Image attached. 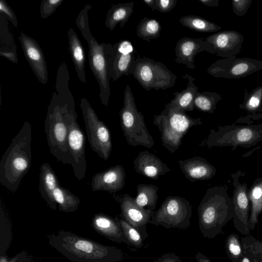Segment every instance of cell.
Masks as SVG:
<instances>
[{"label": "cell", "mask_w": 262, "mask_h": 262, "mask_svg": "<svg viewBox=\"0 0 262 262\" xmlns=\"http://www.w3.org/2000/svg\"><path fill=\"white\" fill-rule=\"evenodd\" d=\"M70 73L63 61L59 66L55 83L45 120V131L51 154L64 164H72L68 144V129L66 120L68 110L75 104L69 88Z\"/></svg>", "instance_id": "cell-1"}, {"label": "cell", "mask_w": 262, "mask_h": 262, "mask_svg": "<svg viewBox=\"0 0 262 262\" xmlns=\"http://www.w3.org/2000/svg\"><path fill=\"white\" fill-rule=\"evenodd\" d=\"M51 246L74 262H121L124 252L114 246H105L69 232L50 235Z\"/></svg>", "instance_id": "cell-2"}, {"label": "cell", "mask_w": 262, "mask_h": 262, "mask_svg": "<svg viewBox=\"0 0 262 262\" xmlns=\"http://www.w3.org/2000/svg\"><path fill=\"white\" fill-rule=\"evenodd\" d=\"M32 126L26 121L15 136L0 161V183L15 192L29 171L32 160Z\"/></svg>", "instance_id": "cell-3"}, {"label": "cell", "mask_w": 262, "mask_h": 262, "mask_svg": "<svg viewBox=\"0 0 262 262\" xmlns=\"http://www.w3.org/2000/svg\"><path fill=\"white\" fill-rule=\"evenodd\" d=\"M223 186L209 188L198 208L199 226L205 238H213L233 218V203Z\"/></svg>", "instance_id": "cell-4"}, {"label": "cell", "mask_w": 262, "mask_h": 262, "mask_svg": "<svg viewBox=\"0 0 262 262\" xmlns=\"http://www.w3.org/2000/svg\"><path fill=\"white\" fill-rule=\"evenodd\" d=\"M91 8L90 5L85 6L78 15L76 24L88 44L90 67L100 87L99 97L101 103L106 107L111 95L108 58L113 45L104 42L99 43L92 35L88 15Z\"/></svg>", "instance_id": "cell-5"}, {"label": "cell", "mask_w": 262, "mask_h": 262, "mask_svg": "<svg viewBox=\"0 0 262 262\" xmlns=\"http://www.w3.org/2000/svg\"><path fill=\"white\" fill-rule=\"evenodd\" d=\"M153 123L161 135L162 145L173 154L180 147L182 140L189 129L202 124L200 118H193L186 112L168 107L154 117Z\"/></svg>", "instance_id": "cell-6"}, {"label": "cell", "mask_w": 262, "mask_h": 262, "mask_svg": "<svg viewBox=\"0 0 262 262\" xmlns=\"http://www.w3.org/2000/svg\"><path fill=\"white\" fill-rule=\"evenodd\" d=\"M120 125L127 143L132 146L150 148L155 145L147 130L143 115L138 111L131 89L126 85L124 92L123 106L119 111Z\"/></svg>", "instance_id": "cell-7"}, {"label": "cell", "mask_w": 262, "mask_h": 262, "mask_svg": "<svg viewBox=\"0 0 262 262\" xmlns=\"http://www.w3.org/2000/svg\"><path fill=\"white\" fill-rule=\"evenodd\" d=\"M262 142V124L219 126L210 130L205 144L214 146L232 147L233 151L239 146L249 148Z\"/></svg>", "instance_id": "cell-8"}, {"label": "cell", "mask_w": 262, "mask_h": 262, "mask_svg": "<svg viewBox=\"0 0 262 262\" xmlns=\"http://www.w3.org/2000/svg\"><path fill=\"white\" fill-rule=\"evenodd\" d=\"M129 74L146 91L165 90L172 87L177 79L163 63L139 55L130 68Z\"/></svg>", "instance_id": "cell-9"}, {"label": "cell", "mask_w": 262, "mask_h": 262, "mask_svg": "<svg viewBox=\"0 0 262 262\" xmlns=\"http://www.w3.org/2000/svg\"><path fill=\"white\" fill-rule=\"evenodd\" d=\"M191 216L190 202L184 198L171 195L167 196L159 209L155 211L149 224L166 229L186 230L190 225Z\"/></svg>", "instance_id": "cell-10"}, {"label": "cell", "mask_w": 262, "mask_h": 262, "mask_svg": "<svg viewBox=\"0 0 262 262\" xmlns=\"http://www.w3.org/2000/svg\"><path fill=\"white\" fill-rule=\"evenodd\" d=\"M81 109L89 143L92 149L101 158L106 161L112 149L110 131L100 120L87 99H80Z\"/></svg>", "instance_id": "cell-11"}, {"label": "cell", "mask_w": 262, "mask_h": 262, "mask_svg": "<svg viewBox=\"0 0 262 262\" xmlns=\"http://www.w3.org/2000/svg\"><path fill=\"white\" fill-rule=\"evenodd\" d=\"M75 105L72 106L66 114L68 126V144L69 151L73 158L72 164L74 174L79 180H82L86 171L85 156V136L77 122Z\"/></svg>", "instance_id": "cell-12"}, {"label": "cell", "mask_w": 262, "mask_h": 262, "mask_svg": "<svg viewBox=\"0 0 262 262\" xmlns=\"http://www.w3.org/2000/svg\"><path fill=\"white\" fill-rule=\"evenodd\" d=\"M262 70V61L248 57H230L217 60L207 70L216 78L239 79Z\"/></svg>", "instance_id": "cell-13"}, {"label": "cell", "mask_w": 262, "mask_h": 262, "mask_svg": "<svg viewBox=\"0 0 262 262\" xmlns=\"http://www.w3.org/2000/svg\"><path fill=\"white\" fill-rule=\"evenodd\" d=\"M244 173L239 170L231 174L234 187L232 194L233 223L237 231L244 235L250 232L249 217L251 203L248 196V187L246 182H241L239 178Z\"/></svg>", "instance_id": "cell-14"}, {"label": "cell", "mask_w": 262, "mask_h": 262, "mask_svg": "<svg viewBox=\"0 0 262 262\" xmlns=\"http://www.w3.org/2000/svg\"><path fill=\"white\" fill-rule=\"evenodd\" d=\"M113 197L120 205L121 218L137 230L145 240L148 237L146 226L152 219L155 211L140 207L135 199L128 194L113 195Z\"/></svg>", "instance_id": "cell-15"}, {"label": "cell", "mask_w": 262, "mask_h": 262, "mask_svg": "<svg viewBox=\"0 0 262 262\" xmlns=\"http://www.w3.org/2000/svg\"><path fill=\"white\" fill-rule=\"evenodd\" d=\"M137 52L132 42L121 39L113 45L108 58L110 79L115 81L122 76L129 75V69L136 59Z\"/></svg>", "instance_id": "cell-16"}, {"label": "cell", "mask_w": 262, "mask_h": 262, "mask_svg": "<svg viewBox=\"0 0 262 262\" xmlns=\"http://www.w3.org/2000/svg\"><path fill=\"white\" fill-rule=\"evenodd\" d=\"M244 36L234 30L217 32L204 38L207 52L227 58L235 57L241 50Z\"/></svg>", "instance_id": "cell-17"}, {"label": "cell", "mask_w": 262, "mask_h": 262, "mask_svg": "<svg viewBox=\"0 0 262 262\" xmlns=\"http://www.w3.org/2000/svg\"><path fill=\"white\" fill-rule=\"evenodd\" d=\"M18 40L25 57L36 77L42 84H46L48 79L47 62L39 45L23 32L20 33Z\"/></svg>", "instance_id": "cell-18"}, {"label": "cell", "mask_w": 262, "mask_h": 262, "mask_svg": "<svg viewBox=\"0 0 262 262\" xmlns=\"http://www.w3.org/2000/svg\"><path fill=\"white\" fill-rule=\"evenodd\" d=\"M125 179L126 173L122 165H116L93 177L92 189L94 191H105L115 193L124 187Z\"/></svg>", "instance_id": "cell-19"}, {"label": "cell", "mask_w": 262, "mask_h": 262, "mask_svg": "<svg viewBox=\"0 0 262 262\" xmlns=\"http://www.w3.org/2000/svg\"><path fill=\"white\" fill-rule=\"evenodd\" d=\"M178 162L185 178L191 182L209 180L216 173L215 167L201 157L195 156Z\"/></svg>", "instance_id": "cell-20"}, {"label": "cell", "mask_w": 262, "mask_h": 262, "mask_svg": "<svg viewBox=\"0 0 262 262\" xmlns=\"http://www.w3.org/2000/svg\"><path fill=\"white\" fill-rule=\"evenodd\" d=\"M203 51H207V44L204 38L183 37L177 42L175 61L185 65L190 69H194V57Z\"/></svg>", "instance_id": "cell-21"}, {"label": "cell", "mask_w": 262, "mask_h": 262, "mask_svg": "<svg viewBox=\"0 0 262 262\" xmlns=\"http://www.w3.org/2000/svg\"><path fill=\"white\" fill-rule=\"evenodd\" d=\"M133 164L136 172L155 180L170 171V169L159 158L147 150L139 152Z\"/></svg>", "instance_id": "cell-22"}, {"label": "cell", "mask_w": 262, "mask_h": 262, "mask_svg": "<svg viewBox=\"0 0 262 262\" xmlns=\"http://www.w3.org/2000/svg\"><path fill=\"white\" fill-rule=\"evenodd\" d=\"M239 107L245 110L247 114L239 117L234 124H251L262 118V85L256 87L250 92L245 89L244 100Z\"/></svg>", "instance_id": "cell-23"}, {"label": "cell", "mask_w": 262, "mask_h": 262, "mask_svg": "<svg viewBox=\"0 0 262 262\" xmlns=\"http://www.w3.org/2000/svg\"><path fill=\"white\" fill-rule=\"evenodd\" d=\"M92 225L94 229L105 237L114 242L129 245L116 216L112 218L102 213H97L93 218Z\"/></svg>", "instance_id": "cell-24"}, {"label": "cell", "mask_w": 262, "mask_h": 262, "mask_svg": "<svg viewBox=\"0 0 262 262\" xmlns=\"http://www.w3.org/2000/svg\"><path fill=\"white\" fill-rule=\"evenodd\" d=\"M183 78L188 81L186 88L180 92L173 93L174 98L165 105L172 109L183 112L192 111L194 109L193 103L198 91V86L194 84L195 78L185 74Z\"/></svg>", "instance_id": "cell-25"}, {"label": "cell", "mask_w": 262, "mask_h": 262, "mask_svg": "<svg viewBox=\"0 0 262 262\" xmlns=\"http://www.w3.org/2000/svg\"><path fill=\"white\" fill-rule=\"evenodd\" d=\"M59 185L58 178L50 165L43 163L40 168L39 191L48 206L56 209V203L53 196L55 189Z\"/></svg>", "instance_id": "cell-26"}, {"label": "cell", "mask_w": 262, "mask_h": 262, "mask_svg": "<svg viewBox=\"0 0 262 262\" xmlns=\"http://www.w3.org/2000/svg\"><path fill=\"white\" fill-rule=\"evenodd\" d=\"M68 36L70 53L77 77L80 81L86 83L87 82L85 72V56L82 44L72 28L69 29Z\"/></svg>", "instance_id": "cell-27"}, {"label": "cell", "mask_w": 262, "mask_h": 262, "mask_svg": "<svg viewBox=\"0 0 262 262\" xmlns=\"http://www.w3.org/2000/svg\"><path fill=\"white\" fill-rule=\"evenodd\" d=\"M0 55L10 61L17 63V48L12 33L9 28L8 19L0 13Z\"/></svg>", "instance_id": "cell-28"}, {"label": "cell", "mask_w": 262, "mask_h": 262, "mask_svg": "<svg viewBox=\"0 0 262 262\" xmlns=\"http://www.w3.org/2000/svg\"><path fill=\"white\" fill-rule=\"evenodd\" d=\"M134 6V2L113 5L106 15L105 27L112 31L119 24L122 28L133 13Z\"/></svg>", "instance_id": "cell-29"}, {"label": "cell", "mask_w": 262, "mask_h": 262, "mask_svg": "<svg viewBox=\"0 0 262 262\" xmlns=\"http://www.w3.org/2000/svg\"><path fill=\"white\" fill-rule=\"evenodd\" d=\"M248 196L251 203L250 228L254 230L262 212V177L257 178L253 181L248 190Z\"/></svg>", "instance_id": "cell-30"}, {"label": "cell", "mask_w": 262, "mask_h": 262, "mask_svg": "<svg viewBox=\"0 0 262 262\" xmlns=\"http://www.w3.org/2000/svg\"><path fill=\"white\" fill-rule=\"evenodd\" d=\"M158 187L153 184H139L137 186L136 204L141 208L155 211L158 200Z\"/></svg>", "instance_id": "cell-31"}, {"label": "cell", "mask_w": 262, "mask_h": 262, "mask_svg": "<svg viewBox=\"0 0 262 262\" xmlns=\"http://www.w3.org/2000/svg\"><path fill=\"white\" fill-rule=\"evenodd\" d=\"M53 196L59 210L71 212L75 211L80 203L79 199L69 190L59 185L53 192Z\"/></svg>", "instance_id": "cell-32"}, {"label": "cell", "mask_w": 262, "mask_h": 262, "mask_svg": "<svg viewBox=\"0 0 262 262\" xmlns=\"http://www.w3.org/2000/svg\"><path fill=\"white\" fill-rule=\"evenodd\" d=\"M181 24L189 29L203 33L217 32L222 27L201 16L188 15L182 16L179 19Z\"/></svg>", "instance_id": "cell-33"}, {"label": "cell", "mask_w": 262, "mask_h": 262, "mask_svg": "<svg viewBox=\"0 0 262 262\" xmlns=\"http://www.w3.org/2000/svg\"><path fill=\"white\" fill-rule=\"evenodd\" d=\"M222 99L221 95L215 92L198 91L194 100V107L200 111L212 114Z\"/></svg>", "instance_id": "cell-34"}, {"label": "cell", "mask_w": 262, "mask_h": 262, "mask_svg": "<svg viewBox=\"0 0 262 262\" xmlns=\"http://www.w3.org/2000/svg\"><path fill=\"white\" fill-rule=\"evenodd\" d=\"M162 27L158 20L154 18L144 17L137 28V36L144 41L149 42L160 35Z\"/></svg>", "instance_id": "cell-35"}, {"label": "cell", "mask_w": 262, "mask_h": 262, "mask_svg": "<svg viewBox=\"0 0 262 262\" xmlns=\"http://www.w3.org/2000/svg\"><path fill=\"white\" fill-rule=\"evenodd\" d=\"M226 252L231 262H240L244 254L243 246L237 234L231 233L225 242Z\"/></svg>", "instance_id": "cell-36"}, {"label": "cell", "mask_w": 262, "mask_h": 262, "mask_svg": "<svg viewBox=\"0 0 262 262\" xmlns=\"http://www.w3.org/2000/svg\"><path fill=\"white\" fill-rule=\"evenodd\" d=\"M241 241L244 252L251 259L262 262V242L251 235L242 237Z\"/></svg>", "instance_id": "cell-37"}, {"label": "cell", "mask_w": 262, "mask_h": 262, "mask_svg": "<svg viewBox=\"0 0 262 262\" xmlns=\"http://www.w3.org/2000/svg\"><path fill=\"white\" fill-rule=\"evenodd\" d=\"M116 217L129 245L137 248L142 247L144 240L139 232L123 219Z\"/></svg>", "instance_id": "cell-38"}, {"label": "cell", "mask_w": 262, "mask_h": 262, "mask_svg": "<svg viewBox=\"0 0 262 262\" xmlns=\"http://www.w3.org/2000/svg\"><path fill=\"white\" fill-rule=\"evenodd\" d=\"M64 0H43L40 7L41 18L50 17L63 2Z\"/></svg>", "instance_id": "cell-39"}, {"label": "cell", "mask_w": 262, "mask_h": 262, "mask_svg": "<svg viewBox=\"0 0 262 262\" xmlns=\"http://www.w3.org/2000/svg\"><path fill=\"white\" fill-rule=\"evenodd\" d=\"M252 0H232V7L233 12L238 16H243L249 9Z\"/></svg>", "instance_id": "cell-40"}, {"label": "cell", "mask_w": 262, "mask_h": 262, "mask_svg": "<svg viewBox=\"0 0 262 262\" xmlns=\"http://www.w3.org/2000/svg\"><path fill=\"white\" fill-rule=\"evenodd\" d=\"M0 13L3 14L15 28L18 27V20L16 15L5 0H1L0 1Z\"/></svg>", "instance_id": "cell-41"}, {"label": "cell", "mask_w": 262, "mask_h": 262, "mask_svg": "<svg viewBox=\"0 0 262 262\" xmlns=\"http://www.w3.org/2000/svg\"><path fill=\"white\" fill-rule=\"evenodd\" d=\"M177 0H156L157 10L162 13L171 11L175 7Z\"/></svg>", "instance_id": "cell-42"}, {"label": "cell", "mask_w": 262, "mask_h": 262, "mask_svg": "<svg viewBox=\"0 0 262 262\" xmlns=\"http://www.w3.org/2000/svg\"><path fill=\"white\" fill-rule=\"evenodd\" d=\"M152 262H182L179 256L174 253H165Z\"/></svg>", "instance_id": "cell-43"}, {"label": "cell", "mask_w": 262, "mask_h": 262, "mask_svg": "<svg viewBox=\"0 0 262 262\" xmlns=\"http://www.w3.org/2000/svg\"><path fill=\"white\" fill-rule=\"evenodd\" d=\"M205 6L211 7H217L219 5V0H199Z\"/></svg>", "instance_id": "cell-44"}, {"label": "cell", "mask_w": 262, "mask_h": 262, "mask_svg": "<svg viewBox=\"0 0 262 262\" xmlns=\"http://www.w3.org/2000/svg\"><path fill=\"white\" fill-rule=\"evenodd\" d=\"M195 258L197 262H212L207 256L200 252L196 254Z\"/></svg>", "instance_id": "cell-45"}, {"label": "cell", "mask_w": 262, "mask_h": 262, "mask_svg": "<svg viewBox=\"0 0 262 262\" xmlns=\"http://www.w3.org/2000/svg\"><path fill=\"white\" fill-rule=\"evenodd\" d=\"M143 2L154 11L157 10L156 0H144Z\"/></svg>", "instance_id": "cell-46"}, {"label": "cell", "mask_w": 262, "mask_h": 262, "mask_svg": "<svg viewBox=\"0 0 262 262\" xmlns=\"http://www.w3.org/2000/svg\"><path fill=\"white\" fill-rule=\"evenodd\" d=\"M240 262H253V261L249 256L244 253Z\"/></svg>", "instance_id": "cell-47"}, {"label": "cell", "mask_w": 262, "mask_h": 262, "mask_svg": "<svg viewBox=\"0 0 262 262\" xmlns=\"http://www.w3.org/2000/svg\"><path fill=\"white\" fill-rule=\"evenodd\" d=\"M14 260H12L11 261H8L7 259L4 257H1V262H14Z\"/></svg>", "instance_id": "cell-48"}, {"label": "cell", "mask_w": 262, "mask_h": 262, "mask_svg": "<svg viewBox=\"0 0 262 262\" xmlns=\"http://www.w3.org/2000/svg\"><path fill=\"white\" fill-rule=\"evenodd\" d=\"M253 262H261V261H259L258 260H257L256 259H252Z\"/></svg>", "instance_id": "cell-49"}, {"label": "cell", "mask_w": 262, "mask_h": 262, "mask_svg": "<svg viewBox=\"0 0 262 262\" xmlns=\"http://www.w3.org/2000/svg\"><path fill=\"white\" fill-rule=\"evenodd\" d=\"M261 242H262V237H261Z\"/></svg>", "instance_id": "cell-50"}, {"label": "cell", "mask_w": 262, "mask_h": 262, "mask_svg": "<svg viewBox=\"0 0 262 262\" xmlns=\"http://www.w3.org/2000/svg\"><path fill=\"white\" fill-rule=\"evenodd\" d=\"M191 262H193V261H191Z\"/></svg>", "instance_id": "cell-51"}]
</instances>
